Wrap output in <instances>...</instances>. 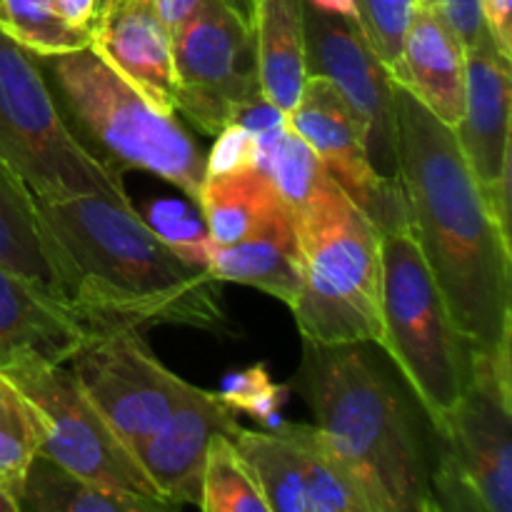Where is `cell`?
<instances>
[{
  "instance_id": "cell-1",
  "label": "cell",
  "mask_w": 512,
  "mask_h": 512,
  "mask_svg": "<svg viewBox=\"0 0 512 512\" xmlns=\"http://www.w3.org/2000/svg\"><path fill=\"white\" fill-rule=\"evenodd\" d=\"M393 110L395 178L450 318L473 350L510 348V233L490 213L453 128L400 85Z\"/></svg>"
},
{
  "instance_id": "cell-2",
  "label": "cell",
  "mask_w": 512,
  "mask_h": 512,
  "mask_svg": "<svg viewBox=\"0 0 512 512\" xmlns=\"http://www.w3.org/2000/svg\"><path fill=\"white\" fill-rule=\"evenodd\" d=\"M58 248L75 308L103 333L110 328L228 325L218 280L175 253L130 198H38Z\"/></svg>"
},
{
  "instance_id": "cell-3",
  "label": "cell",
  "mask_w": 512,
  "mask_h": 512,
  "mask_svg": "<svg viewBox=\"0 0 512 512\" xmlns=\"http://www.w3.org/2000/svg\"><path fill=\"white\" fill-rule=\"evenodd\" d=\"M290 390L303 395L318 430L380 512L438 510L405 400L360 343L305 340L303 363Z\"/></svg>"
},
{
  "instance_id": "cell-4",
  "label": "cell",
  "mask_w": 512,
  "mask_h": 512,
  "mask_svg": "<svg viewBox=\"0 0 512 512\" xmlns=\"http://www.w3.org/2000/svg\"><path fill=\"white\" fill-rule=\"evenodd\" d=\"M58 108L78 133L93 140L90 153L113 173L145 170L198 203L205 180V153L175 113L155 108L103 55L88 48L35 55ZM75 133V135H78Z\"/></svg>"
},
{
  "instance_id": "cell-5",
  "label": "cell",
  "mask_w": 512,
  "mask_h": 512,
  "mask_svg": "<svg viewBox=\"0 0 512 512\" xmlns=\"http://www.w3.org/2000/svg\"><path fill=\"white\" fill-rule=\"evenodd\" d=\"M303 285L290 305L308 343H378L383 338V233L338 183L290 213Z\"/></svg>"
},
{
  "instance_id": "cell-6",
  "label": "cell",
  "mask_w": 512,
  "mask_h": 512,
  "mask_svg": "<svg viewBox=\"0 0 512 512\" xmlns=\"http://www.w3.org/2000/svg\"><path fill=\"white\" fill-rule=\"evenodd\" d=\"M383 338L435 433L463 395L470 345L455 328L413 230L383 233Z\"/></svg>"
},
{
  "instance_id": "cell-7",
  "label": "cell",
  "mask_w": 512,
  "mask_h": 512,
  "mask_svg": "<svg viewBox=\"0 0 512 512\" xmlns=\"http://www.w3.org/2000/svg\"><path fill=\"white\" fill-rule=\"evenodd\" d=\"M0 158L35 198H128L123 175L100 163L70 130L38 58L0 30Z\"/></svg>"
},
{
  "instance_id": "cell-8",
  "label": "cell",
  "mask_w": 512,
  "mask_h": 512,
  "mask_svg": "<svg viewBox=\"0 0 512 512\" xmlns=\"http://www.w3.org/2000/svg\"><path fill=\"white\" fill-rule=\"evenodd\" d=\"M510 348L473 350L463 395L438 430L430 488L438 510L512 512Z\"/></svg>"
},
{
  "instance_id": "cell-9",
  "label": "cell",
  "mask_w": 512,
  "mask_h": 512,
  "mask_svg": "<svg viewBox=\"0 0 512 512\" xmlns=\"http://www.w3.org/2000/svg\"><path fill=\"white\" fill-rule=\"evenodd\" d=\"M5 378L18 385L38 413V453L100 488L173 510L150 483L133 448L95 408L68 365H28L5 373Z\"/></svg>"
},
{
  "instance_id": "cell-10",
  "label": "cell",
  "mask_w": 512,
  "mask_h": 512,
  "mask_svg": "<svg viewBox=\"0 0 512 512\" xmlns=\"http://www.w3.org/2000/svg\"><path fill=\"white\" fill-rule=\"evenodd\" d=\"M175 113L215 135L263 100L248 15L235 0H203L173 35Z\"/></svg>"
},
{
  "instance_id": "cell-11",
  "label": "cell",
  "mask_w": 512,
  "mask_h": 512,
  "mask_svg": "<svg viewBox=\"0 0 512 512\" xmlns=\"http://www.w3.org/2000/svg\"><path fill=\"white\" fill-rule=\"evenodd\" d=\"M68 368L130 448L153 435L193 390L155 358L140 328L103 330L75 353Z\"/></svg>"
},
{
  "instance_id": "cell-12",
  "label": "cell",
  "mask_w": 512,
  "mask_h": 512,
  "mask_svg": "<svg viewBox=\"0 0 512 512\" xmlns=\"http://www.w3.org/2000/svg\"><path fill=\"white\" fill-rule=\"evenodd\" d=\"M285 120L315 150L330 178L378 225L380 233L410 230L408 203L398 178L375 168L368 128L330 80L308 75L298 105Z\"/></svg>"
},
{
  "instance_id": "cell-13",
  "label": "cell",
  "mask_w": 512,
  "mask_h": 512,
  "mask_svg": "<svg viewBox=\"0 0 512 512\" xmlns=\"http://www.w3.org/2000/svg\"><path fill=\"white\" fill-rule=\"evenodd\" d=\"M305 63L308 75L330 80L368 128L373 165L383 175L395 170L393 78L358 20L320 13L305 5Z\"/></svg>"
},
{
  "instance_id": "cell-14",
  "label": "cell",
  "mask_w": 512,
  "mask_h": 512,
  "mask_svg": "<svg viewBox=\"0 0 512 512\" xmlns=\"http://www.w3.org/2000/svg\"><path fill=\"white\" fill-rule=\"evenodd\" d=\"M510 58L498 45L468 53L465 105L453 128L490 213L510 233Z\"/></svg>"
},
{
  "instance_id": "cell-15",
  "label": "cell",
  "mask_w": 512,
  "mask_h": 512,
  "mask_svg": "<svg viewBox=\"0 0 512 512\" xmlns=\"http://www.w3.org/2000/svg\"><path fill=\"white\" fill-rule=\"evenodd\" d=\"M238 418L218 395L193 385L188 398L163 420L153 435L133 448L160 498L173 508L200 505L205 455L215 435H235Z\"/></svg>"
},
{
  "instance_id": "cell-16",
  "label": "cell",
  "mask_w": 512,
  "mask_h": 512,
  "mask_svg": "<svg viewBox=\"0 0 512 512\" xmlns=\"http://www.w3.org/2000/svg\"><path fill=\"white\" fill-rule=\"evenodd\" d=\"M98 333L75 305L0 265V373L68 365Z\"/></svg>"
},
{
  "instance_id": "cell-17",
  "label": "cell",
  "mask_w": 512,
  "mask_h": 512,
  "mask_svg": "<svg viewBox=\"0 0 512 512\" xmlns=\"http://www.w3.org/2000/svg\"><path fill=\"white\" fill-rule=\"evenodd\" d=\"M468 53L428 0H415L400 53L390 65L395 85L408 90L440 123L455 128L465 105Z\"/></svg>"
},
{
  "instance_id": "cell-18",
  "label": "cell",
  "mask_w": 512,
  "mask_h": 512,
  "mask_svg": "<svg viewBox=\"0 0 512 512\" xmlns=\"http://www.w3.org/2000/svg\"><path fill=\"white\" fill-rule=\"evenodd\" d=\"M93 48L155 108L175 113L173 35L155 0H115L95 20Z\"/></svg>"
},
{
  "instance_id": "cell-19",
  "label": "cell",
  "mask_w": 512,
  "mask_h": 512,
  "mask_svg": "<svg viewBox=\"0 0 512 512\" xmlns=\"http://www.w3.org/2000/svg\"><path fill=\"white\" fill-rule=\"evenodd\" d=\"M0 265L75 305L60 265L58 248L40 215L38 198L0 158Z\"/></svg>"
},
{
  "instance_id": "cell-20",
  "label": "cell",
  "mask_w": 512,
  "mask_h": 512,
  "mask_svg": "<svg viewBox=\"0 0 512 512\" xmlns=\"http://www.w3.org/2000/svg\"><path fill=\"white\" fill-rule=\"evenodd\" d=\"M260 95L288 115L308 78L305 0H248Z\"/></svg>"
},
{
  "instance_id": "cell-21",
  "label": "cell",
  "mask_w": 512,
  "mask_h": 512,
  "mask_svg": "<svg viewBox=\"0 0 512 512\" xmlns=\"http://www.w3.org/2000/svg\"><path fill=\"white\" fill-rule=\"evenodd\" d=\"M205 270L218 283L253 285L290 308L303 285L298 235L290 213L278 215L263 230L238 243L210 245Z\"/></svg>"
},
{
  "instance_id": "cell-22",
  "label": "cell",
  "mask_w": 512,
  "mask_h": 512,
  "mask_svg": "<svg viewBox=\"0 0 512 512\" xmlns=\"http://www.w3.org/2000/svg\"><path fill=\"white\" fill-rule=\"evenodd\" d=\"M200 218L213 245H230L263 230L270 220L288 213L273 183L258 168L203 180L198 203Z\"/></svg>"
},
{
  "instance_id": "cell-23",
  "label": "cell",
  "mask_w": 512,
  "mask_h": 512,
  "mask_svg": "<svg viewBox=\"0 0 512 512\" xmlns=\"http://www.w3.org/2000/svg\"><path fill=\"white\" fill-rule=\"evenodd\" d=\"M235 445L253 468L270 512H308V448L298 423L233 435Z\"/></svg>"
},
{
  "instance_id": "cell-24",
  "label": "cell",
  "mask_w": 512,
  "mask_h": 512,
  "mask_svg": "<svg viewBox=\"0 0 512 512\" xmlns=\"http://www.w3.org/2000/svg\"><path fill=\"white\" fill-rule=\"evenodd\" d=\"M20 512H158L150 500L113 493L38 453L25 470L18 493Z\"/></svg>"
},
{
  "instance_id": "cell-25",
  "label": "cell",
  "mask_w": 512,
  "mask_h": 512,
  "mask_svg": "<svg viewBox=\"0 0 512 512\" xmlns=\"http://www.w3.org/2000/svg\"><path fill=\"white\" fill-rule=\"evenodd\" d=\"M200 510L205 512H270L253 468L235 445L233 435H215L205 455Z\"/></svg>"
},
{
  "instance_id": "cell-26",
  "label": "cell",
  "mask_w": 512,
  "mask_h": 512,
  "mask_svg": "<svg viewBox=\"0 0 512 512\" xmlns=\"http://www.w3.org/2000/svg\"><path fill=\"white\" fill-rule=\"evenodd\" d=\"M0 30L40 58L93 45L90 30L60 18L55 0H0Z\"/></svg>"
},
{
  "instance_id": "cell-27",
  "label": "cell",
  "mask_w": 512,
  "mask_h": 512,
  "mask_svg": "<svg viewBox=\"0 0 512 512\" xmlns=\"http://www.w3.org/2000/svg\"><path fill=\"white\" fill-rule=\"evenodd\" d=\"M40 450V420L18 385L0 373V488L18 503L30 460ZM20 512V510H18Z\"/></svg>"
},
{
  "instance_id": "cell-28",
  "label": "cell",
  "mask_w": 512,
  "mask_h": 512,
  "mask_svg": "<svg viewBox=\"0 0 512 512\" xmlns=\"http://www.w3.org/2000/svg\"><path fill=\"white\" fill-rule=\"evenodd\" d=\"M215 395L235 415L243 413L265 428H275L280 423V410L290 398V385L273 383L268 365L258 363L225 375Z\"/></svg>"
},
{
  "instance_id": "cell-29",
  "label": "cell",
  "mask_w": 512,
  "mask_h": 512,
  "mask_svg": "<svg viewBox=\"0 0 512 512\" xmlns=\"http://www.w3.org/2000/svg\"><path fill=\"white\" fill-rule=\"evenodd\" d=\"M413 8L415 0H355V20L388 68L398 58Z\"/></svg>"
},
{
  "instance_id": "cell-30",
  "label": "cell",
  "mask_w": 512,
  "mask_h": 512,
  "mask_svg": "<svg viewBox=\"0 0 512 512\" xmlns=\"http://www.w3.org/2000/svg\"><path fill=\"white\" fill-rule=\"evenodd\" d=\"M153 218H150V228L170 245L178 255H183L190 263L205 268L210 255V238L205 225L200 228L193 218H190V210L183 208L178 203H158L153 205Z\"/></svg>"
},
{
  "instance_id": "cell-31",
  "label": "cell",
  "mask_w": 512,
  "mask_h": 512,
  "mask_svg": "<svg viewBox=\"0 0 512 512\" xmlns=\"http://www.w3.org/2000/svg\"><path fill=\"white\" fill-rule=\"evenodd\" d=\"M258 168V133L243 123H228L215 133V143L205 155V178Z\"/></svg>"
},
{
  "instance_id": "cell-32",
  "label": "cell",
  "mask_w": 512,
  "mask_h": 512,
  "mask_svg": "<svg viewBox=\"0 0 512 512\" xmlns=\"http://www.w3.org/2000/svg\"><path fill=\"white\" fill-rule=\"evenodd\" d=\"M430 5L438 10V15L445 20V25L453 30L455 38H458L460 45L465 48V53H470V50L478 48V45L493 40L488 23H485L480 0H430Z\"/></svg>"
},
{
  "instance_id": "cell-33",
  "label": "cell",
  "mask_w": 512,
  "mask_h": 512,
  "mask_svg": "<svg viewBox=\"0 0 512 512\" xmlns=\"http://www.w3.org/2000/svg\"><path fill=\"white\" fill-rule=\"evenodd\" d=\"M480 5L495 45L512 58V0H480Z\"/></svg>"
},
{
  "instance_id": "cell-34",
  "label": "cell",
  "mask_w": 512,
  "mask_h": 512,
  "mask_svg": "<svg viewBox=\"0 0 512 512\" xmlns=\"http://www.w3.org/2000/svg\"><path fill=\"white\" fill-rule=\"evenodd\" d=\"M55 8L68 25L93 33L98 20V0H55Z\"/></svg>"
},
{
  "instance_id": "cell-35",
  "label": "cell",
  "mask_w": 512,
  "mask_h": 512,
  "mask_svg": "<svg viewBox=\"0 0 512 512\" xmlns=\"http://www.w3.org/2000/svg\"><path fill=\"white\" fill-rule=\"evenodd\" d=\"M200 3L203 0H155V8H158V15L165 23V28H168V33L175 35L180 25L193 18Z\"/></svg>"
},
{
  "instance_id": "cell-36",
  "label": "cell",
  "mask_w": 512,
  "mask_h": 512,
  "mask_svg": "<svg viewBox=\"0 0 512 512\" xmlns=\"http://www.w3.org/2000/svg\"><path fill=\"white\" fill-rule=\"evenodd\" d=\"M305 5L320 10V13L345 15V18H355V15H358V10H355V0H305Z\"/></svg>"
},
{
  "instance_id": "cell-37",
  "label": "cell",
  "mask_w": 512,
  "mask_h": 512,
  "mask_svg": "<svg viewBox=\"0 0 512 512\" xmlns=\"http://www.w3.org/2000/svg\"><path fill=\"white\" fill-rule=\"evenodd\" d=\"M0 512H18V503H15V498L10 493H5L3 488H0Z\"/></svg>"
},
{
  "instance_id": "cell-38",
  "label": "cell",
  "mask_w": 512,
  "mask_h": 512,
  "mask_svg": "<svg viewBox=\"0 0 512 512\" xmlns=\"http://www.w3.org/2000/svg\"><path fill=\"white\" fill-rule=\"evenodd\" d=\"M113 3H115V0H98V15L105 13V10H108Z\"/></svg>"
},
{
  "instance_id": "cell-39",
  "label": "cell",
  "mask_w": 512,
  "mask_h": 512,
  "mask_svg": "<svg viewBox=\"0 0 512 512\" xmlns=\"http://www.w3.org/2000/svg\"><path fill=\"white\" fill-rule=\"evenodd\" d=\"M428 3H430V0H428Z\"/></svg>"
}]
</instances>
